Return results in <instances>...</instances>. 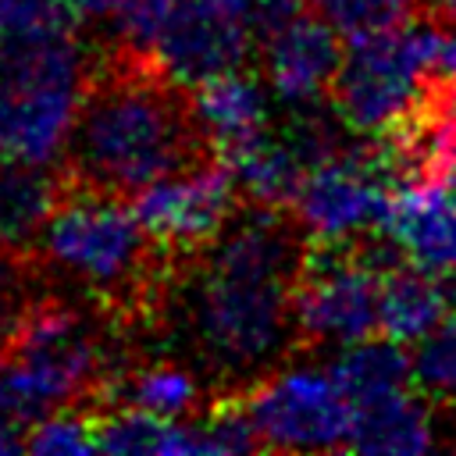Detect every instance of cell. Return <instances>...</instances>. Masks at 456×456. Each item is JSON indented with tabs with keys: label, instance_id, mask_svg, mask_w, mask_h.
Returning a JSON list of instances; mask_svg holds the SVG:
<instances>
[{
	"label": "cell",
	"instance_id": "cell-1",
	"mask_svg": "<svg viewBox=\"0 0 456 456\" xmlns=\"http://www.w3.org/2000/svg\"><path fill=\"white\" fill-rule=\"evenodd\" d=\"M306 256L310 235L292 207L242 200L203 249L171 260L146 342L178 338L214 395H242L299 353L296 285Z\"/></svg>",
	"mask_w": 456,
	"mask_h": 456
},
{
	"label": "cell",
	"instance_id": "cell-2",
	"mask_svg": "<svg viewBox=\"0 0 456 456\" xmlns=\"http://www.w3.org/2000/svg\"><path fill=\"white\" fill-rule=\"evenodd\" d=\"M221 157L196 107V89L157 53L125 43L93 50L86 93L61 175L82 189L132 200L178 171Z\"/></svg>",
	"mask_w": 456,
	"mask_h": 456
},
{
	"label": "cell",
	"instance_id": "cell-3",
	"mask_svg": "<svg viewBox=\"0 0 456 456\" xmlns=\"http://www.w3.org/2000/svg\"><path fill=\"white\" fill-rule=\"evenodd\" d=\"M36 256L53 289L103 310L142 353L171 271V253L150 235L128 200L64 178Z\"/></svg>",
	"mask_w": 456,
	"mask_h": 456
},
{
	"label": "cell",
	"instance_id": "cell-4",
	"mask_svg": "<svg viewBox=\"0 0 456 456\" xmlns=\"http://www.w3.org/2000/svg\"><path fill=\"white\" fill-rule=\"evenodd\" d=\"M445 18H417L403 28L353 39L338 64L328 100L360 135H381L399 125L428 78L442 68Z\"/></svg>",
	"mask_w": 456,
	"mask_h": 456
},
{
	"label": "cell",
	"instance_id": "cell-5",
	"mask_svg": "<svg viewBox=\"0 0 456 456\" xmlns=\"http://www.w3.org/2000/svg\"><path fill=\"white\" fill-rule=\"evenodd\" d=\"M249 420L264 449L278 452H324L349 449L353 399L335 374L317 367H278L242 392Z\"/></svg>",
	"mask_w": 456,
	"mask_h": 456
},
{
	"label": "cell",
	"instance_id": "cell-6",
	"mask_svg": "<svg viewBox=\"0 0 456 456\" xmlns=\"http://www.w3.org/2000/svg\"><path fill=\"white\" fill-rule=\"evenodd\" d=\"M299 349L353 346L381 328V274L367 267L353 242H310L296 285Z\"/></svg>",
	"mask_w": 456,
	"mask_h": 456
},
{
	"label": "cell",
	"instance_id": "cell-7",
	"mask_svg": "<svg viewBox=\"0 0 456 456\" xmlns=\"http://www.w3.org/2000/svg\"><path fill=\"white\" fill-rule=\"evenodd\" d=\"M395 182L385 167L378 139H360L342 157H331L306 171L292 210L310 242H342L374 228H385Z\"/></svg>",
	"mask_w": 456,
	"mask_h": 456
},
{
	"label": "cell",
	"instance_id": "cell-8",
	"mask_svg": "<svg viewBox=\"0 0 456 456\" xmlns=\"http://www.w3.org/2000/svg\"><path fill=\"white\" fill-rule=\"evenodd\" d=\"M128 203L171 256H189L228 224V217L242 203V192L232 167L214 157L164 182H153Z\"/></svg>",
	"mask_w": 456,
	"mask_h": 456
},
{
	"label": "cell",
	"instance_id": "cell-9",
	"mask_svg": "<svg viewBox=\"0 0 456 456\" xmlns=\"http://www.w3.org/2000/svg\"><path fill=\"white\" fill-rule=\"evenodd\" d=\"M253 46V0H182L153 53L171 75L200 86L214 75L246 68Z\"/></svg>",
	"mask_w": 456,
	"mask_h": 456
},
{
	"label": "cell",
	"instance_id": "cell-10",
	"mask_svg": "<svg viewBox=\"0 0 456 456\" xmlns=\"http://www.w3.org/2000/svg\"><path fill=\"white\" fill-rule=\"evenodd\" d=\"M260 75L285 103H310L331 93L342 64L338 32L314 11H299L260 39Z\"/></svg>",
	"mask_w": 456,
	"mask_h": 456
},
{
	"label": "cell",
	"instance_id": "cell-11",
	"mask_svg": "<svg viewBox=\"0 0 456 456\" xmlns=\"http://www.w3.org/2000/svg\"><path fill=\"white\" fill-rule=\"evenodd\" d=\"M385 232L406 260L431 271H456V185H403L392 196Z\"/></svg>",
	"mask_w": 456,
	"mask_h": 456
},
{
	"label": "cell",
	"instance_id": "cell-12",
	"mask_svg": "<svg viewBox=\"0 0 456 456\" xmlns=\"http://www.w3.org/2000/svg\"><path fill=\"white\" fill-rule=\"evenodd\" d=\"M210 399L214 388H207L203 378L185 360L171 353H139L118 374L107 410L132 406L164 420H182L203 413Z\"/></svg>",
	"mask_w": 456,
	"mask_h": 456
},
{
	"label": "cell",
	"instance_id": "cell-13",
	"mask_svg": "<svg viewBox=\"0 0 456 456\" xmlns=\"http://www.w3.org/2000/svg\"><path fill=\"white\" fill-rule=\"evenodd\" d=\"M192 89H196L200 118H203L217 153H228L232 146L271 128V103H267L271 86L264 75L235 68V71L214 75Z\"/></svg>",
	"mask_w": 456,
	"mask_h": 456
},
{
	"label": "cell",
	"instance_id": "cell-14",
	"mask_svg": "<svg viewBox=\"0 0 456 456\" xmlns=\"http://www.w3.org/2000/svg\"><path fill=\"white\" fill-rule=\"evenodd\" d=\"M431 445H435L431 399L413 395L410 388H399V392H388V395L353 406L349 449L413 456V452H428Z\"/></svg>",
	"mask_w": 456,
	"mask_h": 456
},
{
	"label": "cell",
	"instance_id": "cell-15",
	"mask_svg": "<svg viewBox=\"0 0 456 456\" xmlns=\"http://www.w3.org/2000/svg\"><path fill=\"white\" fill-rule=\"evenodd\" d=\"M221 160L232 167L235 185H239L242 200H249V203L292 207V200L306 178V164L292 150V142L281 135V128H264L260 135L221 153Z\"/></svg>",
	"mask_w": 456,
	"mask_h": 456
},
{
	"label": "cell",
	"instance_id": "cell-16",
	"mask_svg": "<svg viewBox=\"0 0 456 456\" xmlns=\"http://www.w3.org/2000/svg\"><path fill=\"white\" fill-rule=\"evenodd\" d=\"M61 189H64L61 171L4 157L0 164V242L36 253L43 228L61 200Z\"/></svg>",
	"mask_w": 456,
	"mask_h": 456
},
{
	"label": "cell",
	"instance_id": "cell-17",
	"mask_svg": "<svg viewBox=\"0 0 456 456\" xmlns=\"http://www.w3.org/2000/svg\"><path fill=\"white\" fill-rule=\"evenodd\" d=\"M445 285L417 264H399L381 274V331L403 346L420 342L445 321Z\"/></svg>",
	"mask_w": 456,
	"mask_h": 456
},
{
	"label": "cell",
	"instance_id": "cell-18",
	"mask_svg": "<svg viewBox=\"0 0 456 456\" xmlns=\"http://www.w3.org/2000/svg\"><path fill=\"white\" fill-rule=\"evenodd\" d=\"M335 381L346 388V395L356 403H370L378 395L410 388L413 381V356L395 338H360L353 346H342V353L331 360Z\"/></svg>",
	"mask_w": 456,
	"mask_h": 456
},
{
	"label": "cell",
	"instance_id": "cell-19",
	"mask_svg": "<svg viewBox=\"0 0 456 456\" xmlns=\"http://www.w3.org/2000/svg\"><path fill=\"white\" fill-rule=\"evenodd\" d=\"M306 11L324 18L349 43L381 36V32H392L417 18L435 14L431 0H306Z\"/></svg>",
	"mask_w": 456,
	"mask_h": 456
},
{
	"label": "cell",
	"instance_id": "cell-20",
	"mask_svg": "<svg viewBox=\"0 0 456 456\" xmlns=\"http://www.w3.org/2000/svg\"><path fill=\"white\" fill-rule=\"evenodd\" d=\"M50 289V278L32 249L0 242V346L25 321L32 303Z\"/></svg>",
	"mask_w": 456,
	"mask_h": 456
},
{
	"label": "cell",
	"instance_id": "cell-21",
	"mask_svg": "<svg viewBox=\"0 0 456 456\" xmlns=\"http://www.w3.org/2000/svg\"><path fill=\"white\" fill-rule=\"evenodd\" d=\"M413 385L431 403H452L456 399V314L445 317L435 331H428L417 342Z\"/></svg>",
	"mask_w": 456,
	"mask_h": 456
},
{
	"label": "cell",
	"instance_id": "cell-22",
	"mask_svg": "<svg viewBox=\"0 0 456 456\" xmlns=\"http://www.w3.org/2000/svg\"><path fill=\"white\" fill-rule=\"evenodd\" d=\"M75 25L64 0H0V43H25Z\"/></svg>",
	"mask_w": 456,
	"mask_h": 456
},
{
	"label": "cell",
	"instance_id": "cell-23",
	"mask_svg": "<svg viewBox=\"0 0 456 456\" xmlns=\"http://www.w3.org/2000/svg\"><path fill=\"white\" fill-rule=\"evenodd\" d=\"M96 417L89 410H61L28 428V452H100L96 442Z\"/></svg>",
	"mask_w": 456,
	"mask_h": 456
},
{
	"label": "cell",
	"instance_id": "cell-24",
	"mask_svg": "<svg viewBox=\"0 0 456 456\" xmlns=\"http://www.w3.org/2000/svg\"><path fill=\"white\" fill-rule=\"evenodd\" d=\"M178 7H182V0H125L110 25V32H114L110 39L153 53L164 25L171 21V14Z\"/></svg>",
	"mask_w": 456,
	"mask_h": 456
},
{
	"label": "cell",
	"instance_id": "cell-25",
	"mask_svg": "<svg viewBox=\"0 0 456 456\" xmlns=\"http://www.w3.org/2000/svg\"><path fill=\"white\" fill-rule=\"evenodd\" d=\"M64 4L82 25H114L125 0H64Z\"/></svg>",
	"mask_w": 456,
	"mask_h": 456
},
{
	"label": "cell",
	"instance_id": "cell-26",
	"mask_svg": "<svg viewBox=\"0 0 456 456\" xmlns=\"http://www.w3.org/2000/svg\"><path fill=\"white\" fill-rule=\"evenodd\" d=\"M28 449V424H21L7 406H0V452Z\"/></svg>",
	"mask_w": 456,
	"mask_h": 456
},
{
	"label": "cell",
	"instance_id": "cell-27",
	"mask_svg": "<svg viewBox=\"0 0 456 456\" xmlns=\"http://www.w3.org/2000/svg\"><path fill=\"white\" fill-rule=\"evenodd\" d=\"M431 7H435V14L438 18H456V0H431Z\"/></svg>",
	"mask_w": 456,
	"mask_h": 456
},
{
	"label": "cell",
	"instance_id": "cell-28",
	"mask_svg": "<svg viewBox=\"0 0 456 456\" xmlns=\"http://www.w3.org/2000/svg\"><path fill=\"white\" fill-rule=\"evenodd\" d=\"M438 278H442V285H445L449 306H456V271H449V274H438Z\"/></svg>",
	"mask_w": 456,
	"mask_h": 456
},
{
	"label": "cell",
	"instance_id": "cell-29",
	"mask_svg": "<svg viewBox=\"0 0 456 456\" xmlns=\"http://www.w3.org/2000/svg\"><path fill=\"white\" fill-rule=\"evenodd\" d=\"M0 370H4V356H0ZM0 406H4V374H0Z\"/></svg>",
	"mask_w": 456,
	"mask_h": 456
},
{
	"label": "cell",
	"instance_id": "cell-30",
	"mask_svg": "<svg viewBox=\"0 0 456 456\" xmlns=\"http://www.w3.org/2000/svg\"><path fill=\"white\" fill-rule=\"evenodd\" d=\"M449 449H456V435H452V438H449Z\"/></svg>",
	"mask_w": 456,
	"mask_h": 456
}]
</instances>
